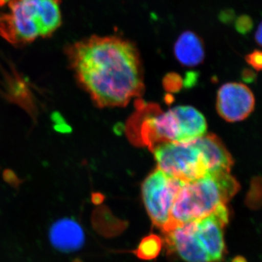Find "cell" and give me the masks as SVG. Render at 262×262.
<instances>
[{"label": "cell", "mask_w": 262, "mask_h": 262, "mask_svg": "<svg viewBox=\"0 0 262 262\" xmlns=\"http://www.w3.org/2000/svg\"><path fill=\"white\" fill-rule=\"evenodd\" d=\"M163 244L159 236L150 234L141 241L134 253L141 259H154L161 251Z\"/></svg>", "instance_id": "7c38bea8"}, {"label": "cell", "mask_w": 262, "mask_h": 262, "mask_svg": "<svg viewBox=\"0 0 262 262\" xmlns=\"http://www.w3.org/2000/svg\"><path fill=\"white\" fill-rule=\"evenodd\" d=\"M9 11L0 14V36L21 46L43 36L42 0H9Z\"/></svg>", "instance_id": "277c9868"}, {"label": "cell", "mask_w": 262, "mask_h": 262, "mask_svg": "<svg viewBox=\"0 0 262 262\" xmlns=\"http://www.w3.org/2000/svg\"><path fill=\"white\" fill-rule=\"evenodd\" d=\"M219 19L222 24L229 25L233 23L235 19V12L234 10L229 9V8L222 10L219 14Z\"/></svg>", "instance_id": "9a60e30c"}, {"label": "cell", "mask_w": 262, "mask_h": 262, "mask_svg": "<svg viewBox=\"0 0 262 262\" xmlns=\"http://www.w3.org/2000/svg\"><path fill=\"white\" fill-rule=\"evenodd\" d=\"M254 106V96L246 84L228 82L219 90L217 113L227 122L243 121L252 113Z\"/></svg>", "instance_id": "52a82bcc"}, {"label": "cell", "mask_w": 262, "mask_h": 262, "mask_svg": "<svg viewBox=\"0 0 262 262\" xmlns=\"http://www.w3.org/2000/svg\"><path fill=\"white\" fill-rule=\"evenodd\" d=\"M164 234L169 253L186 262H211L196 237L195 221L176 226Z\"/></svg>", "instance_id": "ba28073f"}, {"label": "cell", "mask_w": 262, "mask_h": 262, "mask_svg": "<svg viewBox=\"0 0 262 262\" xmlns=\"http://www.w3.org/2000/svg\"><path fill=\"white\" fill-rule=\"evenodd\" d=\"M246 61L253 70L262 71V51L255 50L246 56Z\"/></svg>", "instance_id": "5bb4252c"}, {"label": "cell", "mask_w": 262, "mask_h": 262, "mask_svg": "<svg viewBox=\"0 0 262 262\" xmlns=\"http://www.w3.org/2000/svg\"><path fill=\"white\" fill-rule=\"evenodd\" d=\"M229 222V211L222 205L211 214L195 221L196 237L211 262H221L225 253L224 229Z\"/></svg>", "instance_id": "8992f818"}, {"label": "cell", "mask_w": 262, "mask_h": 262, "mask_svg": "<svg viewBox=\"0 0 262 262\" xmlns=\"http://www.w3.org/2000/svg\"><path fill=\"white\" fill-rule=\"evenodd\" d=\"M234 27L239 34H248L253 28V19L248 15H241L234 21Z\"/></svg>", "instance_id": "4fadbf2b"}, {"label": "cell", "mask_w": 262, "mask_h": 262, "mask_svg": "<svg viewBox=\"0 0 262 262\" xmlns=\"http://www.w3.org/2000/svg\"><path fill=\"white\" fill-rule=\"evenodd\" d=\"M65 52L77 82L99 107L124 106L143 94L140 54L128 39L93 35Z\"/></svg>", "instance_id": "6da1fadb"}, {"label": "cell", "mask_w": 262, "mask_h": 262, "mask_svg": "<svg viewBox=\"0 0 262 262\" xmlns=\"http://www.w3.org/2000/svg\"><path fill=\"white\" fill-rule=\"evenodd\" d=\"M194 141L206 157L209 173L230 172L234 165L233 158L218 136L205 134Z\"/></svg>", "instance_id": "30bf717a"}, {"label": "cell", "mask_w": 262, "mask_h": 262, "mask_svg": "<svg viewBox=\"0 0 262 262\" xmlns=\"http://www.w3.org/2000/svg\"><path fill=\"white\" fill-rule=\"evenodd\" d=\"M238 182L230 172L209 173L194 182L184 183L174 202L170 223L163 232L176 226L201 220L222 205H226L238 192Z\"/></svg>", "instance_id": "7a4b0ae2"}, {"label": "cell", "mask_w": 262, "mask_h": 262, "mask_svg": "<svg viewBox=\"0 0 262 262\" xmlns=\"http://www.w3.org/2000/svg\"><path fill=\"white\" fill-rule=\"evenodd\" d=\"M173 52L177 61L185 67H196L205 58L203 40L192 31H185L180 34L174 45Z\"/></svg>", "instance_id": "8fae6325"}, {"label": "cell", "mask_w": 262, "mask_h": 262, "mask_svg": "<svg viewBox=\"0 0 262 262\" xmlns=\"http://www.w3.org/2000/svg\"><path fill=\"white\" fill-rule=\"evenodd\" d=\"M184 184L158 168L143 182L141 193L146 211L153 225L163 232L168 228L174 202Z\"/></svg>", "instance_id": "5b68a950"}, {"label": "cell", "mask_w": 262, "mask_h": 262, "mask_svg": "<svg viewBox=\"0 0 262 262\" xmlns=\"http://www.w3.org/2000/svg\"><path fill=\"white\" fill-rule=\"evenodd\" d=\"M152 151L158 168L171 178L189 183L209 173L206 157L194 141L164 143Z\"/></svg>", "instance_id": "3957f363"}, {"label": "cell", "mask_w": 262, "mask_h": 262, "mask_svg": "<svg viewBox=\"0 0 262 262\" xmlns=\"http://www.w3.org/2000/svg\"><path fill=\"white\" fill-rule=\"evenodd\" d=\"M255 39H256V42H257L258 46L262 48V21L258 27L257 31H256V34H255Z\"/></svg>", "instance_id": "2e32d148"}, {"label": "cell", "mask_w": 262, "mask_h": 262, "mask_svg": "<svg viewBox=\"0 0 262 262\" xmlns=\"http://www.w3.org/2000/svg\"><path fill=\"white\" fill-rule=\"evenodd\" d=\"M53 247L63 252H72L82 247L84 234L82 227L72 219H62L55 222L49 232Z\"/></svg>", "instance_id": "9c48e42d"}]
</instances>
